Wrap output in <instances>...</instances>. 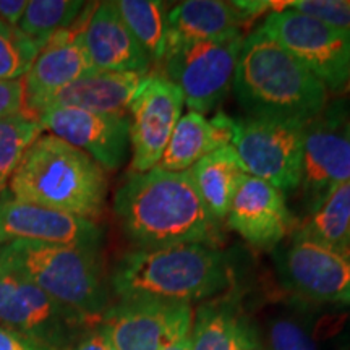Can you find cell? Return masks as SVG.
Wrapping results in <instances>:
<instances>
[{
	"mask_svg": "<svg viewBox=\"0 0 350 350\" xmlns=\"http://www.w3.org/2000/svg\"><path fill=\"white\" fill-rule=\"evenodd\" d=\"M113 213L130 242L139 248L211 247L219 239V221L201 200L190 170L152 167L133 172L117 190Z\"/></svg>",
	"mask_w": 350,
	"mask_h": 350,
	"instance_id": "1",
	"label": "cell"
},
{
	"mask_svg": "<svg viewBox=\"0 0 350 350\" xmlns=\"http://www.w3.org/2000/svg\"><path fill=\"white\" fill-rule=\"evenodd\" d=\"M232 86L253 117L306 125L327 104V88L261 28L243 38Z\"/></svg>",
	"mask_w": 350,
	"mask_h": 350,
	"instance_id": "2",
	"label": "cell"
},
{
	"mask_svg": "<svg viewBox=\"0 0 350 350\" xmlns=\"http://www.w3.org/2000/svg\"><path fill=\"white\" fill-rule=\"evenodd\" d=\"M226 258L209 245L183 243L138 248L113 269L111 286L120 300L188 304L211 299L230 286Z\"/></svg>",
	"mask_w": 350,
	"mask_h": 350,
	"instance_id": "3",
	"label": "cell"
},
{
	"mask_svg": "<svg viewBox=\"0 0 350 350\" xmlns=\"http://www.w3.org/2000/svg\"><path fill=\"white\" fill-rule=\"evenodd\" d=\"M12 198L85 219L99 217L107 177L86 152L54 135H41L8 182Z\"/></svg>",
	"mask_w": 350,
	"mask_h": 350,
	"instance_id": "4",
	"label": "cell"
},
{
	"mask_svg": "<svg viewBox=\"0 0 350 350\" xmlns=\"http://www.w3.org/2000/svg\"><path fill=\"white\" fill-rule=\"evenodd\" d=\"M0 266L90 321L107 312L109 292L96 250L13 240L0 245Z\"/></svg>",
	"mask_w": 350,
	"mask_h": 350,
	"instance_id": "5",
	"label": "cell"
},
{
	"mask_svg": "<svg viewBox=\"0 0 350 350\" xmlns=\"http://www.w3.org/2000/svg\"><path fill=\"white\" fill-rule=\"evenodd\" d=\"M243 34L209 41H165L161 75L182 91L190 112H211L234 81Z\"/></svg>",
	"mask_w": 350,
	"mask_h": 350,
	"instance_id": "6",
	"label": "cell"
},
{
	"mask_svg": "<svg viewBox=\"0 0 350 350\" xmlns=\"http://www.w3.org/2000/svg\"><path fill=\"white\" fill-rule=\"evenodd\" d=\"M90 319L0 266V326L52 350H72Z\"/></svg>",
	"mask_w": 350,
	"mask_h": 350,
	"instance_id": "7",
	"label": "cell"
},
{
	"mask_svg": "<svg viewBox=\"0 0 350 350\" xmlns=\"http://www.w3.org/2000/svg\"><path fill=\"white\" fill-rule=\"evenodd\" d=\"M305 124L268 117L234 119L230 146L243 172L284 191L299 188Z\"/></svg>",
	"mask_w": 350,
	"mask_h": 350,
	"instance_id": "8",
	"label": "cell"
},
{
	"mask_svg": "<svg viewBox=\"0 0 350 350\" xmlns=\"http://www.w3.org/2000/svg\"><path fill=\"white\" fill-rule=\"evenodd\" d=\"M260 28L312 72L327 90L339 91L350 72V31L287 7L271 12Z\"/></svg>",
	"mask_w": 350,
	"mask_h": 350,
	"instance_id": "9",
	"label": "cell"
},
{
	"mask_svg": "<svg viewBox=\"0 0 350 350\" xmlns=\"http://www.w3.org/2000/svg\"><path fill=\"white\" fill-rule=\"evenodd\" d=\"M188 304L164 300H122L107 308L99 329L113 350H163L170 340L191 331Z\"/></svg>",
	"mask_w": 350,
	"mask_h": 350,
	"instance_id": "10",
	"label": "cell"
},
{
	"mask_svg": "<svg viewBox=\"0 0 350 350\" xmlns=\"http://www.w3.org/2000/svg\"><path fill=\"white\" fill-rule=\"evenodd\" d=\"M278 269L284 286L301 299L350 305V248L292 237L278 258Z\"/></svg>",
	"mask_w": 350,
	"mask_h": 350,
	"instance_id": "11",
	"label": "cell"
},
{
	"mask_svg": "<svg viewBox=\"0 0 350 350\" xmlns=\"http://www.w3.org/2000/svg\"><path fill=\"white\" fill-rule=\"evenodd\" d=\"M185 104L182 91L163 75H148L130 106V144L133 172L159 164Z\"/></svg>",
	"mask_w": 350,
	"mask_h": 350,
	"instance_id": "12",
	"label": "cell"
},
{
	"mask_svg": "<svg viewBox=\"0 0 350 350\" xmlns=\"http://www.w3.org/2000/svg\"><path fill=\"white\" fill-rule=\"evenodd\" d=\"M321 116L306 124L304 137L299 187L310 213L350 182V125H342L340 117Z\"/></svg>",
	"mask_w": 350,
	"mask_h": 350,
	"instance_id": "13",
	"label": "cell"
},
{
	"mask_svg": "<svg viewBox=\"0 0 350 350\" xmlns=\"http://www.w3.org/2000/svg\"><path fill=\"white\" fill-rule=\"evenodd\" d=\"M49 135L86 152L104 170H117L125 163L130 144L126 113H98L81 109H49L39 113Z\"/></svg>",
	"mask_w": 350,
	"mask_h": 350,
	"instance_id": "14",
	"label": "cell"
},
{
	"mask_svg": "<svg viewBox=\"0 0 350 350\" xmlns=\"http://www.w3.org/2000/svg\"><path fill=\"white\" fill-rule=\"evenodd\" d=\"M13 240L98 250L103 232L90 219L0 195V245Z\"/></svg>",
	"mask_w": 350,
	"mask_h": 350,
	"instance_id": "15",
	"label": "cell"
},
{
	"mask_svg": "<svg viewBox=\"0 0 350 350\" xmlns=\"http://www.w3.org/2000/svg\"><path fill=\"white\" fill-rule=\"evenodd\" d=\"M96 3L83 8L72 26L57 33L39 49V54L25 78L26 111L34 113L47 96L64 90L86 73L94 72L83 47L85 31Z\"/></svg>",
	"mask_w": 350,
	"mask_h": 350,
	"instance_id": "16",
	"label": "cell"
},
{
	"mask_svg": "<svg viewBox=\"0 0 350 350\" xmlns=\"http://www.w3.org/2000/svg\"><path fill=\"white\" fill-rule=\"evenodd\" d=\"M226 219L230 229L258 248L278 245L292 226L282 191L247 174L232 198Z\"/></svg>",
	"mask_w": 350,
	"mask_h": 350,
	"instance_id": "17",
	"label": "cell"
},
{
	"mask_svg": "<svg viewBox=\"0 0 350 350\" xmlns=\"http://www.w3.org/2000/svg\"><path fill=\"white\" fill-rule=\"evenodd\" d=\"M83 47L94 72H133L148 75L151 62L119 15L116 2H99L91 13Z\"/></svg>",
	"mask_w": 350,
	"mask_h": 350,
	"instance_id": "18",
	"label": "cell"
},
{
	"mask_svg": "<svg viewBox=\"0 0 350 350\" xmlns=\"http://www.w3.org/2000/svg\"><path fill=\"white\" fill-rule=\"evenodd\" d=\"M146 77L133 72H90L47 96L36 107L34 116L62 107L98 113H126Z\"/></svg>",
	"mask_w": 350,
	"mask_h": 350,
	"instance_id": "19",
	"label": "cell"
},
{
	"mask_svg": "<svg viewBox=\"0 0 350 350\" xmlns=\"http://www.w3.org/2000/svg\"><path fill=\"white\" fill-rule=\"evenodd\" d=\"M234 119L219 112L208 120L200 113L188 112L180 117L172 131L167 148L156 167L169 172H183L232 142Z\"/></svg>",
	"mask_w": 350,
	"mask_h": 350,
	"instance_id": "20",
	"label": "cell"
},
{
	"mask_svg": "<svg viewBox=\"0 0 350 350\" xmlns=\"http://www.w3.org/2000/svg\"><path fill=\"white\" fill-rule=\"evenodd\" d=\"M191 350H256V332L237 301L216 299L196 310Z\"/></svg>",
	"mask_w": 350,
	"mask_h": 350,
	"instance_id": "21",
	"label": "cell"
},
{
	"mask_svg": "<svg viewBox=\"0 0 350 350\" xmlns=\"http://www.w3.org/2000/svg\"><path fill=\"white\" fill-rule=\"evenodd\" d=\"M247 23L232 2L187 0L167 13V39L209 41L242 34Z\"/></svg>",
	"mask_w": 350,
	"mask_h": 350,
	"instance_id": "22",
	"label": "cell"
},
{
	"mask_svg": "<svg viewBox=\"0 0 350 350\" xmlns=\"http://www.w3.org/2000/svg\"><path fill=\"white\" fill-rule=\"evenodd\" d=\"M190 170L191 180L216 221H224L229 214L232 198L243 178V169L230 144L209 152Z\"/></svg>",
	"mask_w": 350,
	"mask_h": 350,
	"instance_id": "23",
	"label": "cell"
},
{
	"mask_svg": "<svg viewBox=\"0 0 350 350\" xmlns=\"http://www.w3.org/2000/svg\"><path fill=\"white\" fill-rule=\"evenodd\" d=\"M294 237L312 240L336 250L350 248V182L336 188L319 206L310 213Z\"/></svg>",
	"mask_w": 350,
	"mask_h": 350,
	"instance_id": "24",
	"label": "cell"
},
{
	"mask_svg": "<svg viewBox=\"0 0 350 350\" xmlns=\"http://www.w3.org/2000/svg\"><path fill=\"white\" fill-rule=\"evenodd\" d=\"M119 15L151 65H159L167 41V8L157 0H119Z\"/></svg>",
	"mask_w": 350,
	"mask_h": 350,
	"instance_id": "25",
	"label": "cell"
},
{
	"mask_svg": "<svg viewBox=\"0 0 350 350\" xmlns=\"http://www.w3.org/2000/svg\"><path fill=\"white\" fill-rule=\"evenodd\" d=\"M85 5L80 0H29L18 29L41 49L54 34L75 23Z\"/></svg>",
	"mask_w": 350,
	"mask_h": 350,
	"instance_id": "26",
	"label": "cell"
},
{
	"mask_svg": "<svg viewBox=\"0 0 350 350\" xmlns=\"http://www.w3.org/2000/svg\"><path fill=\"white\" fill-rule=\"evenodd\" d=\"M42 130L39 117L28 111L0 119V195Z\"/></svg>",
	"mask_w": 350,
	"mask_h": 350,
	"instance_id": "27",
	"label": "cell"
},
{
	"mask_svg": "<svg viewBox=\"0 0 350 350\" xmlns=\"http://www.w3.org/2000/svg\"><path fill=\"white\" fill-rule=\"evenodd\" d=\"M39 47L18 28L0 23V80H18L31 68Z\"/></svg>",
	"mask_w": 350,
	"mask_h": 350,
	"instance_id": "28",
	"label": "cell"
},
{
	"mask_svg": "<svg viewBox=\"0 0 350 350\" xmlns=\"http://www.w3.org/2000/svg\"><path fill=\"white\" fill-rule=\"evenodd\" d=\"M268 350H318L313 332L292 314L274 317L268 325Z\"/></svg>",
	"mask_w": 350,
	"mask_h": 350,
	"instance_id": "29",
	"label": "cell"
},
{
	"mask_svg": "<svg viewBox=\"0 0 350 350\" xmlns=\"http://www.w3.org/2000/svg\"><path fill=\"white\" fill-rule=\"evenodd\" d=\"M288 7L334 28L350 31V0H294L288 2Z\"/></svg>",
	"mask_w": 350,
	"mask_h": 350,
	"instance_id": "30",
	"label": "cell"
},
{
	"mask_svg": "<svg viewBox=\"0 0 350 350\" xmlns=\"http://www.w3.org/2000/svg\"><path fill=\"white\" fill-rule=\"evenodd\" d=\"M25 111V78L0 80V119H7Z\"/></svg>",
	"mask_w": 350,
	"mask_h": 350,
	"instance_id": "31",
	"label": "cell"
},
{
	"mask_svg": "<svg viewBox=\"0 0 350 350\" xmlns=\"http://www.w3.org/2000/svg\"><path fill=\"white\" fill-rule=\"evenodd\" d=\"M28 0H0V23L18 28L23 18Z\"/></svg>",
	"mask_w": 350,
	"mask_h": 350,
	"instance_id": "32",
	"label": "cell"
},
{
	"mask_svg": "<svg viewBox=\"0 0 350 350\" xmlns=\"http://www.w3.org/2000/svg\"><path fill=\"white\" fill-rule=\"evenodd\" d=\"M0 350H52L0 326Z\"/></svg>",
	"mask_w": 350,
	"mask_h": 350,
	"instance_id": "33",
	"label": "cell"
},
{
	"mask_svg": "<svg viewBox=\"0 0 350 350\" xmlns=\"http://www.w3.org/2000/svg\"><path fill=\"white\" fill-rule=\"evenodd\" d=\"M72 350H113L106 339V336L100 332V329H93L86 334H83V338L75 344V347Z\"/></svg>",
	"mask_w": 350,
	"mask_h": 350,
	"instance_id": "34",
	"label": "cell"
},
{
	"mask_svg": "<svg viewBox=\"0 0 350 350\" xmlns=\"http://www.w3.org/2000/svg\"><path fill=\"white\" fill-rule=\"evenodd\" d=\"M191 331L183 332V334L175 338L165 345L163 350H191Z\"/></svg>",
	"mask_w": 350,
	"mask_h": 350,
	"instance_id": "35",
	"label": "cell"
},
{
	"mask_svg": "<svg viewBox=\"0 0 350 350\" xmlns=\"http://www.w3.org/2000/svg\"><path fill=\"white\" fill-rule=\"evenodd\" d=\"M349 93H350V72H349Z\"/></svg>",
	"mask_w": 350,
	"mask_h": 350,
	"instance_id": "36",
	"label": "cell"
}]
</instances>
